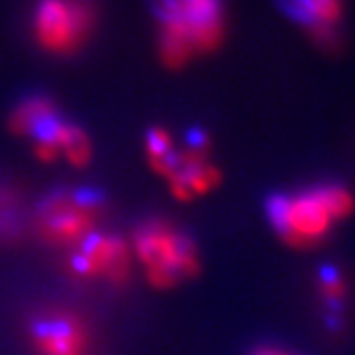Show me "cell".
Wrapping results in <instances>:
<instances>
[{
  "instance_id": "cell-1",
  "label": "cell",
  "mask_w": 355,
  "mask_h": 355,
  "mask_svg": "<svg viewBox=\"0 0 355 355\" xmlns=\"http://www.w3.org/2000/svg\"><path fill=\"white\" fill-rule=\"evenodd\" d=\"M153 14L158 53L170 69H182L223 44L227 28L223 0H154Z\"/></svg>"
},
{
  "instance_id": "cell-2",
  "label": "cell",
  "mask_w": 355,
  "mask_h": 355,
  "mask_svg": "<svg viewBox=\"0 0 355 355\" xmlns=\"http://www.w3.org/2000/svg\"><path fill=\"white\" fill-rule=\"evenodd\" d=\"M354 211V193L338 184L277 193L266 202L268 223L292 249L316 247Z\"/></svg>"
},
{
  "instance_id": "cell-3",
  "label": "cell",
  "mask_w": 355,
  "mask_h": 355,
  "mask_svg": "<svg viewBox=\"0 0 355 355\" xmlns=\"http://www.w3.org/2000/svg\"><path fill=\"white\" fill-rule=\"evenodd\" d=\"M132 247L150 284L156 288H174L200 272V254L188 233L166 219H148L140 223Z\"/></svg>"
},
{
  "instance_id": "cell-4",
  "label": "cell",
  "mask_w": 355,
  "mask_h": 355,
  "mask_svg": "<svg viewBox=\"0 0 355 355\" xmlns=\"http://www.w3.org/2000/svg\"><path fill=\"white\" fill-rule=\"evenodd\" d=\"M105 209L101 191L60 188L38 203L34 225L40 237L55 247H76L97 231Z\"/></svg>"
},
{
  "instance_id": "cell-5",
  "label": "cell",
  "mask_w": 355,
  "mask_h": 355,
  "mask_svg": "<svg viewBox=\"0 0 355 355\" xmlns=\"http://www.w3.org/2000/svg\"><path fill=\"white\" fill-rule=\"evenodd\" d=\"M95 22L93 0H36L30 12L34 42L58 58H69L85 48Z\"/></svg>"
},
{
  "instance_id": "cell-6",
  "label": "cell",
  "mask_w": 355,
  "mask_h": 355,
  "mask_svg": "<svg viewBox=\"0 0 355 355\" xmlns=\"http://www.w3.org/2000/svg\"><path fill=\"white\" fill-rule=\"evenodd\" d=\"M67 266L77 279L105 280L119 286L130 279L132 254L121 237L95 231L71 249Z\"/></svg>"
},
{
  "instance_id": "cell-7",
  "label": "cell",
  "mask_w": 355,
  "mask_h": 355,
  "mask_svg": "<svg viewBox=\"0 0 355 355\" xmlns=\"http://www.w3.org/2000/svg\"><path fill=\"white\" fill-rule=\"evenodd\" d=\"M30 340L38 355H89L87 324L67 310L42 312L30 324Z\"/></svg>"
},
{
  "instance_id": "cell-8",
  "label": "cell",
  "mask_w": 355,
  "mask_h": 355,
  "mask_svg": "<svg viewBox=\"0 0 355 355\" xmlns=\"http://www.w3.org/2000/svg\"><path fill=\"white\" fill-rule=\"evenodd\" d=\"M221 182V170L209 160V140L196 130L186 148L178 153L174 174L168 178L170 190L180 202H191L216 190Z\"/></svg>"
},
{
  "instance_id": "cell-9",
  "label": "cell",
  "mask_w": 355,
  "mask_h": 355,
  "mask_svg": "<svg viewBox=\"0 0 355 355\" xmlns=\"http://www.w3.org/2000/svg\"><path fill=\"white\" fill-rule=\"evenodd\" d=\"M284 12L312 36L318 46H338V24L342 22L343 0H280Z\"/></svg>"
},
{
  "instance_id": "cell-10",
  "label": "cell",
  "mask_w": 355,
  "mask_h": 355,
  "mask_svg": "<svg viewBox=\"0 0 355 355\" xmlns=\"http://www.w3.org/2000/svg\"><path fill=\"white\" fill-rule=\"evenodd\" d=\"M55 116H60V111L48 95H26L8 116V127L18 137L34 139Z\"/></svg>"
},
{
  "instance_id": "cell-11",
  "label": "cell",
  "mask_w": 355,
  "mask_h": 355,
  "mask_svg": "<svg viewBox=\"0 0 355 355\" xmlns=\"http://www.w3.org/2000/svg\"><path fill=\"white\" fill-rule=\"evenodd\" d=\"M26 203L22 193L8 186L0 184V241H16L26 227Z\"/></svg>"
},
{
  "instance_id": "cell-12",
  "label": "cell",
  "mask_w": 355,
  "mask_h": 355,
  "mask_svg": "<svg viewBox=\"0 0 355 355\" xmlns=\"http://www.w3.org/2000/svg\"><path fill=\"white\" fill-rule=\"evenodd\" d=\"M178 150L170 132L160 127H153L146 132V154L156 174L166 180L174 174L178 164Z\"/></svg>"
},
{
  "instance_id": "cell-13",
  "label": "cell",
  "mask_w": 355,
  "mask_h": 355,
  "mask_svg": "<svg viewBox=\"0 0 355 355\" xmlns=\"http://www.w3.org/2000/svg\"><path fill=\"white\" fill-rule=\"evenodd\" d=\"M58 148L69 160V164L77 168L87 166L91 160V140L87 132L76 123L64 121L58 135Z\"/></svg>"
},
{
  "instance_id": "cell-14",
  "label": "cell",
  "mask_w": 355,
  "mask_h": 355,
  "mask_svg": "<svg viewBox=\"0 0 355 355\" xmlns=\"http://www.w3.org/2000/svg\"><path fill=\"white\" fill-rule=\"evenodd\" d=\"M318 291L331 308L338 310L343 304V300L347 298V280L340 268L322 266V270L318 275Z\"/></svg>"
},
{
  "instance_id": "cell-15",
  "label": "cell",
  "mask_w": 355,
  "mask_h": 355,
  "mask_svg": "<svg viewBox=\"0 0 355 355\" xmlns=\"http://www.w3.org/2000/svg\"><path fill=\"white\" fill-rule=\"evenodd\" d=\"M265 355H298L294 352H286V349H280V347H261Z\"/></svg>"
},
{
  "instance_id": "cell-16",
  "label": "cell",
  "mask_w": 355,
  "mask_h": 355,
  "mask_svg": "<svg viewBox=\"0 0 355 355\" xmlns=\"http://www.w3.org/2000/svg\"><path fill=\"white\" fill-rule=\"evenodd\" d=\"M249 355H265V354H263V349H261V347H259V349H254L253 354H249Z\"/></svg>"
}]
</instances>
